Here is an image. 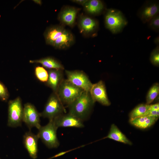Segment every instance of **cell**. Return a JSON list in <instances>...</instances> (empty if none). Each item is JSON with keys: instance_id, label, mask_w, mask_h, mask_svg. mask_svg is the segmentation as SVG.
<instances>
[{"instance_id": "6da1fadb", "label": "cell", "mask_w": 159, "mask_h": 159, "mask_svg": "<svg viewBox=\"0 0 159 159\" xmlns=\"http://www.w3.org/2000/svg\"><path fill=\"white\" fill-rule=\"evenodd\" d=\"M95 102L90 92L84 91L78 98L67 106L69 113L83 121L87 120Z\"/></svg>"}, {"instance_id": "7a4b0ae2", "label": "cell", "mask_w": 159, "mask_h": 159, "mask_svg": "<svg viewBox=\"0 0 159 159\" xmlns=\"http://www.w3.org/2000/svg\"><path fill=\"white\" fill-rule=\"evenodd\" d=\"M104 13L105 27L112 34L120 32L127 24V21L125 16L118 9H107Z\"/></svg>"}, {"instance_id": "3957f363", "label": "cell", "mask_w": 159, "mask_h": 159, "mask_svg": "<svg viewBox=\"0 0 159 159\" xmlns=\"http://www.w3.org/2000/svg\"><path fill=\"white\" fill-rule=\"evenodd\" d=\"M84 91L72 84L67 80L64 79L58 88L56 94L64 105H70Z\"/></svg>"}, {"instance_id": "277c9868", "label": "cell", "mask_w": 159, "mask_h": 159, "mask_svg": "<svg viewBox=\"0 0 159 159\" xmlns=\"http://www.w3.org/2000/svg\"><path fill=\"white\" fill-rule=\"evenodd\" d=\"M65 112L64 105L57 95L53 92L48 99L43 111L40 113L41 117L51 121Z\"/></svg>"}, {"instance_id": "5b68a950", "label": "cell", "mask_w": 159, "mask_h": 159, "mask_svg": "<svg viewBox=\"0 0 159 159\" xmlns=\"http://www.w3.org/2000/svg\"><path fill=\"white\" fill-rule=\"evenodd\" d=\"M58 128L53 121L51 120L46 125L41 126L38 129L37 135L39 139L49 148H56L59 145L57 134Z\"/></svg>"}, {"instance_id": "8992f818", "label": "cell", "mask_w": 159, "mask_h": 159, "mask_svg": "<svg viewBox=\"0 0 159 159\" xmlns=\"http://www.w3.org/2000/svg\"><path fill=\"white\" fill-rule=\"evenodd\" d=\"M23 107L21 98L18 97L8 103V125L11 127L20 126L22 121Z\"/></svg>"}, {"instance_id": "52a82bcc", "label": "cell", "mask_w": 159, "mask_h": 159, "mask_svg": "<svg viewBox=\"0 0 159 159\" xmlns=\"http://www.w3.org/2000/svg\"><path fill=\"white\" fill-rule=\"evenodd\" d=\"M65 73L68 81L84 91L90 92L93 84L84 72L78 70H66Z\"/></svg>"}, {"instance_id": "ba28073f", "label": "cell", "mask_w": 159, "mask_h": 159, "mask_svg": "<svg viewBox=\"0 0 159 159\" xmlns=\"http://www.w3.org/2000/svg\"><path fill=\"white\" fill-rule=\"evenodd\" d=\"M40 113L35 106L30 103L24 104L23 107L22 121L31 129L36 127L39 129L41 126L40 124Z\"/></svg>"}, {"instance_id": "9c48e42d", "label": "cell", "mask_w": 159, "mask_h": 159, "mask_svg": "<svg viewBox=\"0 0 159 159\" xmlns=\"http://www.w3.org/2000/svg\"><path fill=\"white\" fill-rule=\"evenodd\" d=\"M159 14V3L155 0L146 1L139 9L137 16L142 22L147 23L151 19Z\"/></svg>"}, {"instance_id": "30bf717a", "label": "cell", "mask_w": 159, "mask_h": 159, "mask_svg": "<svg viewBox=\"0 0 159 159\" xmlns=\"http://www.w3.org/2000/svg\"><path fill=\"white\" fill-rule=\"evenodd\" d=\"M78 27L80 32L84 36L94 37L96 35L99 27L97 20L91 17L82 15L78 21Z\"/></svg>"}, {"instance_id": "8fae6325", "label": "cell", "mask_w": 159, "mask_h": 159, "mask_svg": "<svg viewBox=\"0 0 159 159\" xmlns=\"http://www.w3.org/2000/svg\"><path fill=\"white\" fill-rule=\"evenodd\" d=\"M90 92L95 102H97L106 106H108L110 105V102L107 96L105 84L102 80L93 84Z\"/></svg>"}, {"instance_id": "7c38bea8", "label": "cell", "mask_w": 159, "mask_h": 159, "mask_svg": "<svg viewBox=\"0 0 159 159\" xmlns=\"http://www.w3.org/2000/svg\"><path fill=\"white\" fill-rule=\"evenodd\" d=\"M58 127H84L83 121L73 115L68 113L63 114L53 120Z\"/></svg>"}, {"instance_id": "4fadbf2b", "label": "cell", "mask_w": 159, "mask_h": 159, "mask_svg": "<svg viewBox=\"0 0 159 159\" xmlns=\"http://www.w3.org/2000/svg\"><path fill=\"white\" fill-rule=\"evenodd\" d=\"M80 10L79 8L74 7L65 6L59 12L58 19L62 25L73 27L75 23L77 16Z\"/></svg>"}, {"instance_id": "5bb4252c", "label": "cell", "mask_w": 159, "mask_h": 159, "mask_svg": "<svg viewBox=\"0 0 159 159\" xmlns=\"http://www.w3.org/2000/svg\"><path fill=\"white\" fill-rule=\"evenodd\" d=\"M39 139L37 135H35L31 131L26 132L23 136V142L24 147L29 156L33 159L37 158Z\"/></svg>"}, {"instance_id": "9a60e30c", "label": "cell", "mask_w": 159, "mask_h": 159, "mask_svg": "<svg viewBox=\"0 0 159 159\" xmlns=\"http://www.w3.org/2000/svg\"><path fill=\"white\" fill-rule=\"evenodd\" d=\"M63 70L51 69L48 70V77L45 83L53 92L57 93L58 88L63 79Z\"/></svg>"}, {"instance_id": "2e32d148", "label": "cell", "mask_w": 159, "mask_h": 159, "mask_svg": "<svg viewBox=\"0 0 159 159\" xmlns=\"http://www.w3.org/2000/svg\"><path fill=\"white\" fill-rule=\"evenodd\" d=\"M74 41L75 38L73 34L70 31L66 29L55 41L52 46L58 49H66L72 46Z\"/></svg>"}, {"instance_id": "e0dca14e", "label": "cell", "mask_w": 159, "mask_h": 159, "mask_svg": "<svg viewBox=\"0 0 159 159\" xmlns=\"http://www.w3.org/2000/svg\"><path fill=\"white\" fill-rule=\"evenodd\" d=\"M83 6L87 13L93 16L105 13L107 9L103 1L100 0H88Z\"/></svg>"}, {"instance_id": "ac0fdd59", "label": "cell", "mask_w": 159, "mask_h": 159, "mask_svg": "<svg viewBox=\"0 0 159 159\" xmlns=\"http://www.w3.org/2000/svg\"><path fill=\"white\" fill-rule=\"evenodd\" d=\"M66 29L62 25H56L47 29L44 34L47 44L52 46L55 41L64 32Z\"/></svg>"}, {"instance_id": "d6986e66", "label": "cell", "mask_w": 159, "mask_h": 159, "mask_svg": "<svg viewBox=\"0 0 159 159\" xmlns=\"http://www.w3.org/2000/svg\"><path fill=\"white\" fill-rule=\"evenodd\" d=\"M109 138L125 144L131 145L132 143L115 124H112L107 135L103 139Z\"/></svg>"}, {"instance_id": "ffe728a7", "label": "cell", "mask_w": 159, "mask_h": 159, "mask_svg": "<svg viewBox=\"0 0 159 159\" xmlns=\"http://www.w3.org/2000/svg\"><path fill=\"white\" fill-rule=\"evenodd\" d=\"M30 63L41 64L43 67L49 69H57L64 70L63 65L58 60L51 57H47L38 59L30 60Z\"/></svg>"}, {"instance_id": "44dd1931", "label": "cell", "mask_w": 159, "mask_h": 159, "mask_svg": "<svg viewBox=\"0 0 159 159\" xmlns=\"http://www.w3.org/2000/svg\"><path fill=\"white\" fill-rule=\"evenodd\" d=\"M158 118L152 116H143L130 119V123L140 129L148 128L153 125Z\"/></svg>"}, {"instance_id": "7402d4cb", "label": "cell", "mask_w": 159, "mask_h": 159, "mask_svg": "<svg viewBox=\"0 0 159 159\" xmlns=\"http://www.w3.org/2000/svg\"><path fill=\"white\" fill-rule=\"evenodd\" d=\"M149 105L142 104L135 107L130 113V119L143 116L148 109Z\"/></svg>"}, {"instance_id": "603a6c76", "label": "cell", "mask_w": 159, "mask_h": 159, "mask_svg": "<svg viewBox=\"0 0 159 159\" xmlns=\"http://www.w3.org/2000/svg\"><path fill=\"white\" fill-rule=\"evenodd\" d=\"M159 92V85L156 83L151 87L147 94L146 100V104L150 105L156 97Z\"/></svg>"}, {"instance_id": "cb8c5ba5", "label": "cell", "mask_w": 159, "mask_h": 159, "mask_svg": "<svg viewBox=\"0 0 159 159\" xmlns=\"http://www.w3.org/2000/svg\"><path fill=\"white\" fill-rule=\"evenodd\" d=\"M34 73L36 77L39 81L45 83L47 82L48 77V72L43 67H36Z\"/></svg>"}, {"instance_id": "d4e9b609", "label": "cell", "mask_w": 159, "mask_h": 159, "mask_svg": "<svg viewBox=\"0 0 159 159\" xmlns=\"http://www.w3.org/2000/svg\"><path fill=\"white\" fill-rule=\"evenodd\" d=\"M148 27L156 32L159 31V14L151 19L148 22Z\"/></svg>"}, {"instance_id": "484cf974", "label": "cell", "mask_w": 159, "mask_h": 159, "mask_svg": "<svg viewBox=\"0 0 159 159\" xmlns=\"http://www.w3.org/2000/svg\"><path fill=\"white\" fill-rule=\"evenodd\" d=\"M150 60L151 63L154 65L158 66L159 65V45L153 50L151 53Z\"/></svg>"}, {"instance_id": "4316f807", "label": "cell", "mask_w": 159, "mask_h": 159, "mask_svg": "<svg viewBox=\"0 0 159 159\" xmlns=\"http://www.w3.org/2000/svg\"><path fill=\"white\" fill-rule=\"evenodd\" d=\"M9 97L8 91L5 85L0 81V99L3 101H6Z\"/></svg>"}, {"instance_id": "83f0119b", "label": "cell", "mask_w": 159, "mask_h": 159, "mask_svg": "<svg viewBox=\"0 0 159 159\" xmlns=\"http://www.w3.org/2000/svg\"><path fill=\"white\" fill-rule=\"evenodd\" d=\"M143 116H152L159 118V110L148 111Z\"/></svg>"}, {"instance_id": "f1b7e54d", "label": "cell", "mask_w": 159, "mask_h": 159, "mask_svg": "<svg viewBox=\"0 0 159 159\" xmlns=\"http://www.w3.org/2000/svg\"><path fill=\"white\" fill-rule=\"evenodd\" d=\"M159 110V104L157 103L154 104L149 105L148 111Z\"/></svg>"}, {"instance_id": "f546056e", "label": "cell", "mask_w": 159, "mask_h": 159, "mask_svg": "<svg viewBox=\"0 0 159 159\" xmlns=\"http://www.w3.org/2000/svg\"><path fill=\"white\" fill-rule=\"evenodd\" d=\"M74 149H72L71 150H69L67 151H62L61 152H60L58 153H57V154H56L55 155H54V156L47 159H51L52 158H57V157H59L60 156H61L62 155L65 154L66 153H67L73 150Z\"/></svg>"}, {"instance_id": "4dcf8cb0", "label": "cell", "mask_w": 159, "mask_h": 159, "mask_svg": "<svg viewBox=\"0 0 159 159\" xmlns=\"http://www.w3.org/2000/svg\"><path fill=\"white\" fill-rule=\"evenodd\" d=\"M88 0H71L73 2L76 3L77 4L83 6L87 1Z\"/></svg>"}, {"instance_id": "1f68e13d", "label": "cell", "mask_w": 159, "mask_h": 159, "mask_svg": "<svg viewBox=\"0 0 159 159\" xmlns=\"http://www.w3.org/2000/svg\"><path fill=\"white\" fill-rule=\"evenodd\" d=\"M154 42L155 44L157 45H159V36H158L155 39Z\"/></svg>"}, {"instance_id": "d6a6232c", "label": "cell", "mask_w": 159, "mask_h": 159, "mask_svg": "<svg viewBox=\"0 0 159 159\" xmlns=\"http://www.w3.org/2000/svg\"></svg>"}]
</instances>
